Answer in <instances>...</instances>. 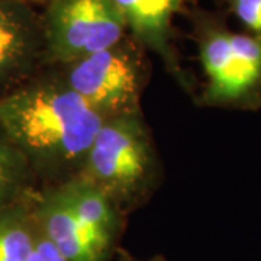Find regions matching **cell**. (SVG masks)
Here are the masks:
<instances>
[{"label": "cell", "instance_id": "6da1fadb", "mask_svg": "<svg viewBox=\"0 0 261 261\" xmlns=\"http://www.w3.org/2000/svg\"><path fill=\"white\" fill-rule=\"evenodd\" d=\"M103 122L53 67L0 97V129L28 161L38 187L79 176Z\"/></svg>", "mask_w": 261, "mask_h": 261}, {"label": "cell", "instance_id": "7a4b0ae2", "mask_svg": "<svg viewBox=\"0 0 261 261\" xmlns=\"http://www.w3.org/2000/svg\"><path fill=\"white\" fill-rule=\"evenodd\" d=\"M159 174L157 148L140 112L103 122L79 176L102 189L123 212L152 193Z\"/></svg>", "mask_w": 261, "mask_h": 261}, {"label": "cell", "instance_id": "3957f363", "mask_svg": "<svg viewBox=\"0 0 261 261\" xmlns=\"http://www.w3.org/2000/svg\"><path fill=\"white\" fill-rule=\"evenodd\" d=\"M53 68L105 121L142 112L151 67L147 49L129 34L112 47Z\"/></svg>", "mask_w": 261, "mask_h": 261}, {"label": "cell", "instance_id": "277c9868", "mask_svg": "<svg viewBox=\"0 0 261 261\" xmlns=\"http://www.w3.org/2000/svg\"><path fill=\"white\" fill-rule=\"evenodd\" d=\"M197 48L206 80L200 99L203 105L244 111L260 108L261 38L202 18Z\"/></svg>", "mask_w": 261, "mask_h": 261}, {"label": "cell", "instance_id": "5b68a950", "mask_svg": "<svg viewBox=\"0 0 261 261\" xmlns=\"http://www.w3.org/2000/svg\"><path fill=\"white\" fill-rule=\"evenodd\" d=\"M42 25L47 67L90 56L128 35L116 0H49Z\"/></svg>", "mask_w": 261, "mask_h": 261}, {"label": "cell", "instance_id": "8992f818", "mask_svg": "<svg viewBox=\"0 0 261 261\" xmlns=\"http://www.w3.org/2000/svg\"><path fill=\"white\" fill-rule=\"evenodd\" d=\"M45 67L42 15L25 2L0 0V97Z\"/></svg>", "mask_w": 261, "mask_h": 261}, {"label": "cell", "instance_id": "52a82bcc", "mask_svg": "<svg viewBox=\"0 0 261 261\" xmlns=\"http://www.w3.org/2000/svg\"><path fill=\"white\" fill-rule=\"evenodd\" d=\"M31 214L39 231L68 261H108L111 252L77 221L57 186L37 187L29 197Z\"/></svg>", "mask_w": 261, "mask_h": 261}, {"label": "cell", "instance_id": "ba28073f", "mask_svg": "<svg viewBox=\"0 0 261 261\" xmlns=\"http://www.w3.org/2000/svg\"><path fill=\"white\" fill-rule=\"evenodd\" d=\"M190 0H116L125 18L128 34L147 51L161 58L168 73L181 87L190 90L173 47V20Z\"/></svg>", "mask_w": 261, "mask_h": 261}, {"label": "cell", "instance_id": "9c48e42d", "mask_svg": "<svg viewBox=\"0 0 261 261\" xmlns=\"http://www.w3.org/2000/svg\"><path fill=\"white\" fill-rule=\"evenodd\" d=\"M57 187L77 221L99 245L106 251H112L121 228L122 211L118 205L102 189L82 176H75Z\"/></svg>", "mask_w": 261, "mask_h": 261}, {"label": "cell", "instance_id": "30bf717a", "mask_svg": "<svg viewBox=\"0 0 261 261\" xmlns=\"http://www.w3.org/2000/svg\"><path fill=\"white\" fill-rule=\"evenodd\" d=\"M37 187L28 161L0 129V207L28 199Z\"/></svg>", "mask_w": 261, "mask_h": 261}, {"label": "cell", "instance_id": "8fae6325", "mask_svg": "<svg viewBox=\"0 0 261 261\" xmlns=\"http://www.w3.org/2000/svg\"><path fill=\"white\" fill-rule=\"evenodd\" d=\"M29 197L0 207V261H25L28 257L35 232Z\"/></svg>", "mask_w": 261, "mask_h": 261}, {"label": "cell", "instance_id": "7c38bea8", "mask_svg": "<svg viewBox=\"0 0 261 261\" xmlns=\"http://www.w3.org/2000/svg\"><path fill=\"white\" fill-rule=\"evenodd\" d=\"M229 6L247 31L261 38V0H229Z\"/></svg>", "mask_w": 261, "mask_h": 261}, {"label": "cell", "instance_id": "4fadbf2b", "mask_svg": "<svg viewBox=\"0 0 261 261\" xmlns=\"http://www.w3.org/2000/svg\"><path fill=\"white\" fill-rule=\"evenodd\" d=\"M34 219V218H32ZM35 224V222H34ZM25 261H68L64 255L60 252L53 241L45 237L44 233L39 231L35 225V232H34V241L32 247L29 251L28 257Z\"/></svg>", "mask_w": 261, "mask_h": 261}, {"label": "cell", "instance_id": "5bb4252c", "mask_svg": "<svg viewBox=\"0 0 261 261\" xmlns=\"http://www.w3.org/2000/svg\"><path fill=\"white\" fill-rule=\"evenodd\" d=\"M18 2H25V3H29V5H34V3H45L47 5L49 0H18Z\"/></svg>", "mask_w": 261, "mask_h": 261}]
</instances>
